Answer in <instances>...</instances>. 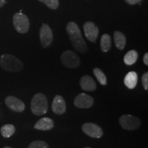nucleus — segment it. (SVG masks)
Masks as SVG:
<instances>
[{
  "label": "nucleus",
  "instance_id": "4",
  "mask_svg": "<svg viewBox=\"0 0 148 148\" xmlns=\"http://www.w3.org/2000/svg\"><path fill=\"white\" fill-rule=\"evenodd\" d=\"M13 25L18 33L25 34L29 29L28 17L22 12H16L13 16Z\"/></svg>",
  "mask_w": 148,
  "mask_h": 148
},
{
  "label": "nucleus",
  "instance_id": "16",
  "mask_svg": "<svg viewBox=\"0 0 148 148\" xmlns=\"http://www.w3.org/2000/svg\"><path fill=\"white\" fill-rule=\"evenodd\" d=\"M114 41L116 47L119 50H123L125 47L126 38L125 35L119 31H115L114 32Z\"/></svg>",
  "mask_w": 148,
  "mask_h": 148
},
{
  "label": "nucleus",
  "instance_id": "14",
  "mask_svg": "<svg viewBox=\"0 0 148 148\" xmlns=\"http://www.w3.org/2000/svg\"><path fill=\"white\" fill-rule=\"evenodd\" d=\"M53 121L51 118L43 117L38 120L34 125V128L39 130H50L53 127Z\"/></svg>",
  "mask_w": 148,
  "mask_h": 148
},
{
  "label": "nucleus",
  "instance_id": "8",
  "mask_svg": "<svg viewBox=\"0 0 148 148\" xmlns=\"http://www.w3.org/2000/svg\"><path fill=\"white\" fill-rule=\"evenodd\" d=\"M82 131L90 137L94 138H99L103 136V130L101 127L95 123H85L82 127Z\"/></svg>",
  "mask_w": 148,
  "mask_h": 148
},
{
  "label": "nucleus",
  "instance_id": "12",
  "mask_svg": "<svg viewBox=\"0 0 148 148\" xmlns=\"http://www.w3.org/2000/svg\"><path fill=\"white\" fill-rule=\"evenodd\" d=\"M53 112L56 114H63L66 112V103L63 97L60 95H56L53 98L51 104Z\"/></svg>",
  "mask_w": 148,
  "mask_h": 148
},
{
  "label": "nucleus",
  "instance_id": "27",
  "mask_svg": "<svg viewBox=\"0 0 148 148\" xmlns=\"http://www.w3.org/2000/svg\"><path fill=\"white\" fill-rule=\"evenodd\" d=\"M3 148H12V147H9V146H6V147H4Z\"/></svg>",
  "mask_w": 148,
  "mask_h": 148
},
{
  "label": "nucleus",
  "instance_id": "26",
  "mask_svg": "<svg viewBox=\"0 0 148 148\" xmlns=\"http://www.w3.org/2000/svg\"><path fill=\"white\" fill-rule=\"evenodd\" d=\"M5 3H6L5 0H0V8L3 7Z\"/></svg>",
  "mask_w": 148,
  "mask_h": 148
},
{
  "label": "nucleus",
  "instance_id": "13",
  "mask_svg": "<svg viewBox=\"0 0 148 148\" xmlns=\"http://www.w3.org/2000/svg\"><path fill=\"white\" fill-rule=\"evenodd\" d=\"M79 85L82 90L85 91H94L97 88V85L92 77L85 75L79 79Z\"/></svg>",
  "mask_w": 148,
  "mask_h": 148
},
{
  "label": "nucleus",
  "instance_id": "19",
  "mask_svg": "<svg viewBox=\"0 0 148 148\" xmlns=\"http://www.w3.org/2000/svg\"><path fill=\"white\" fill-rule=\"evenodd\" d=\"M15 127L12 124H5L1 127V134L3 137L10 138L15 132Z\"/></svg>",
  "mask_w": 148,
  "mask_h": 148
},
{
  "label": "nucleus",
  "instance_id": "24",
  "mask_svg": "<svg viewBox=\"0 0 148 148\" xmlns=\"http://www.w3.org/2000/svg\"><path fill=\"white\" fill-rule=\"evenodd\" d=\"M141 0H125V1L130 5H135L136 3H139Z\"/></svg>",
  "mask_w": 148,
  "mask_h": 148
},
{
  "label": "nucleus",
  "instance_id": "25",
  "mask_svg": "<svg viewBox=\"0 0 148 148\" xmlns=\"http://www.w3.org/2000/svg\"><path fill=\"white\" fill-rule=\"evenodd\" d=\"M143 62L146 66L148 65V53H146L143 56Z\"/></svg>",
  "mask_w": 148,
  "mask_h": 148
},
{
  "label": "nucleus",
  "instance_id": "11",
  "mask_svg": "<svg viewBox=\"0 0 148 148\" xmlns=\"http://www.w3.org/2000/svg\"><path fill=\"white\" fill-rule=\"evenodd\" d=\"M5 103L10 110L14 112H21L25 110V106L24 103L14 96L10 95L7 97L5 99Z\"/></svg>",
  "mask_w": 148,
  "mask_h": 148
},
{
  "label": "nucleus",
  "instance_id": "1",
  "mask_svg": "<svg viewBox=\"0 0 148 148\" xmlns=\"http://www.w3.org/2000/svg\"><path fill=\"white\" fill-rule=\"evenodd\" d=\"M66 30L73 47L79 52L84 53L88 50L87 45L83 38L78 25L75 22H69L66 25Z\"/></svg>",
  "mask_w": 148,
  "mask_h": 148
},
{
  "label": "nucleus",
  "instance_id": "28",
  "mask_svg": "<svg viewBox=\"0 0 148 148\" xmlns=\"http://www.w3.org/2000/svg\"><path fill=\"white\" fill-rule=\"evenodd\" d=\"M84 148H91V147H85Z\"/></svg>",
  "mask_w": 148,
  "mask_h": 148
},
{
  "label": "nucleus",
  "instance_id": "2",
  "mask_svg": "<svg viewBox=\"0 0 148 148\" xmlns=\"http://www.w3.org/2000/svg\"><path fill=\"white\" fill-rule=\"evenodd\" d=\"M0 66L3 70L8 72H18L23 68V62L19 59L7 53L0 57Z\"/></svg>",
  "mask_w": 148,
  "mask_h": 148
},
{
  "label": "nucleus",
  "instance_id": "15",
  "mask_svg": "<svg viewBox=\"0 0 148 148\" xmlns=\"http://www.w3.org/2000/svg\"><path fill=\"white\" fill-rule=\"evenodd\" d=\"M138 82V75L135 71H130L124 78V84L129 89H134Z\"/></svg>",
  "mask_w": 148,
  "mask_h": 148
},
{
  "label": "nucleus",
  "instance_id": "9",
  "mask_svg": "<svg viewBox=\"0 0 148 148\" xmlns=\"http://www.w3.org/2000/svg\"><path fill=\"white\" fill-rule=\"evenodd\" d=\"M73 103L77 108H89L94 104V99L89 95L82 92L75 97Z\"/></svg>",
  "mask_w": 148,
  "mask_h": 148
},
{
  "label": "nucleus",
  "instance_id": "22",
  "mask_svg": "<svg viewBox=\"0 0 148 148\" xmlns=\"http://www.w3.org/2000/svg\"><path fill=\"white\" fill-rule=\"evenodd\" d=\"M27 148H49V146L43 140H35L29 144Z\"/></svg>",
  "mask_w": 148,
  "mask_h": 148
},
{
  "label": "nucleus",
  "instance_id": "6",
  "mask_svg": "<svg viewBox=\"0 0 148 148\" xmlns=\"http://www.w3.org/2000/svg\"><path fill=\"white\" fill-rule=\"evenodd\" d=\"M119 123L121 126L126 130H134L140 125V120L137 116L131 114H123L120 116Z\"/></svg>",
  "mask_w": 148,
  "mask_h": 148
},
{
  "label": "nucleus",
  "instance_id": "17",
  "mask_svg": "<svg viewBox=\"0 0 148 148\" xmlns=\"http://www.w3.org/2000/svg\"><path fill=\"white\" fill-rule=\"evenodd\" d=\"M138 57L137 51L135 50H130L125 53L123 61L127 65H132L136 62Z\"/></svg>",
  "mask_w": 148,
  "mask_h": 148
},
{
  "label": "nucleus",
  "instance_id": "20",
  "mask_svg": "<svg viewBox=\"0 0 148 148\" xmlns=\"http://www.w3.org/2000/svg\"><path fill=\"white\" fill-rule=\"evenodd\" d=\"M93 73L98 80V82L100 83L101 85L105 86V85L107 84V78L106 75L100 69L95 68L93 69Z\"/></svg>",
  "mask_w": 148,
  "mask_h": 148
},
{
  "label": "nucleus",
  "instance_id": "3",
  "mask_svg": "<svg viewBox=\"0 0 148 148\" xmlns=\"http://www.w3.org/2000/svg\"><path fill=\"white\" fill-rule=\"evenodd\" d=\"M31 110L36 116L43 115L47 112L48 103L46 96L44 94L36 93L31 101Z\"/></svg>",
  "mask_w": 148,
  "mask_h": 148
},
{
  "label": "nucleus",
  "instance_id": "18",
  "mask_svg": "<svg viewBox=\"0 0 148 148\" xmlns=\"http://www.w3.org/2000/svg\"><path fill=\"white\" fill-rule=\"evenodd\" d=\"M100 47L103 52H108L111 48V37L108 34H103L101 37Z\"/></svg>",
  "mask_w": 148,
  "mask_h": 148
},
{
  "label": "nucleus",
  "instance_id": "5",
  "mask_svg": "<svg viewBox=\"0 0 148 148\" xmlns=\"http://www.w3.org/2000/svg\"><path fill=\"white\" fill-rule=\"evenodd\" d=\"M62 64L68 68H77L80 65L79 56L71 50H66L62 53L60 56Z\"/></svg>",
  "mask_w": 148,
  "mask_h": 148
},
{
  "label": "nucleus",
  "instance_id": "10",
  "mask_svg": "<svg viewBox=\"0 0 148 148\" xmlns=\"http://www.w3.org/2000/svg\"><path fill=\"white\" fill-rule=\"evenodd\" d=\"M86 38L92 42H95L99 34V28L93 22L87 21L83 25Z\"/></svg>",
  "mask_w": 148,
  "mask_h": 148
},
{
  "label": "nucleus",
  "instance_id": "21",
  "mask_svg": "<svg viewBox=\"0 0 148 148\" xmlns=\"http://www.w3.org/2000/svg\"><path fill=\"white\" fill-rule=\"evenodd\" d=\"M38 1L43 3L44 4L47 5L48 8L52 9V10H55V9H57L58 8V0H38Z\"/></svg>",
  "mask_w": 148,
  "mask_h": 148
},
{
  "label": "nucleus",
  "instance_id": "23",
  "mask_svg": "<svg viewBox=\"0 0 148 148\" xmlns=\"http://www.w3.org/2000/svg\"><path fill=\"white\" fill-rule=\"evenodd\" d=\"M142 84L144 89L145 90H148V73L145 72L142 75Z\"/></svg>",
  "mask_w": 148,
  "mask_h": 148
},
{
  "label": "nucleus",
  "instance_id": "7",
  "mask_svg": "<svg viewBox=\"0 0 148 148\" xmlns=\"http://www.w3.org/2000/svg\"><path fill=\"white\" fill-rule=\"evenodd\" d=\"M39 36L41 45L44 48L49 47L53 41V33L50 27L43 23L40 29Z\"/></svg>",
  "mask_w": 148,
  "mask_h": 148
}]
</instances>
